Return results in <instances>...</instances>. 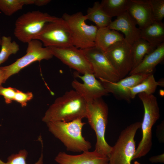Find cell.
Masks as SVG:
<instances>
[{"label":"cell","mask_w":164,"mask_h":164,"mask_svg":"<svg viewBox=\"0 0 164 164\" xmlns=\"http://www.w3.org/2000/svg\"><path fill=\"white\" fill-rule=\"evenodd\" d=\"M87 102L74 90L67 91L46 111L42 121L68 122L87 117Z\"/></svg>","instance_id":"1"},{"label":"cell","mask_w":164,"mask_h":164,"mask_svg":"<svg viewBox=\"0 0 164 164\" xmlns=\"http://www.w3.org/2000/svg\"><path fill=\"white\" fill-rule=\"evenodd\" d=\"M82 120L51 121L46 124L49 131L63 144L67 151L83 152L89 151L91 146L82 135V128L86 123Z\"/></svg>","instance_id":"2"},{"label":"cell","mask_w":164,"mask_h":164,"mask_svg":"<svg viewBox=\"0 0 164 164\" xmlns=\"http://www.w3.org/2000/svg\"><path fill=\"white\" fill-rule=\"evenodd\" d=\"M108 113V105L102 98L87 103L86 118L96 137L94 150L108 157L112 147L107 143L105 137Z\"/></svg>","instance_id":"3"},{"label":"cell","mask_w":164,"mask_h":164,"mask_svg":"<svg viewBox=\"0 0 164 164\" xmlns=\"http://www.w3.org/2000/svg\"><path fill=\"white\" fill-rule=\"evenodd\" d=\"M144 108V113L141 127L142 137L136 149L132 160L146 155L152 145V128L160 117L159 109L156 97L153 94H138Z\"/></svg>","instance_id":"4"},{"label":"cell","mask_w":164,"mask_h":164,"mask_svg":"<svg viewBox=\"0 0 164 164\" xmlns=\"http://www.w3.org/2000/svg\"><path fill=\"white\" fill-rule=\"evenodd\" d=\"M62 18L70 29L73 46L81 50L95 46L98 28L96 26L86 23V15L80 12L72 14L65 13Z\"/></svg>","instance_id":"5"},{"label":"cell","mask_w":164,"mask_h":164,"mask_svg":"<svg viewBox=\"0 0 164 164\" xmlns=\"http://www.w3.org/2000/svg\"><path fill=\"white\" fill-rule=\"evenodd\" d=\"M59 18L39 10L28 12L16 19L14 35L20 41L28 43L41 30L46 24Z\"/></svg>","instance_id":"6"},{"label":"cell","mask_w":164,"mask_h":164,"mask_svg":"<svg viewBox=\"0 0 164 164\" xmlns=\"http://www.w3.org/2000/svg\"><path fill=\"white\" fill-rule=\"evenodd\" d=\"M141 123H133L121 131L108 156L110 164H131L136 150L134 137Z\"/></svg>","instance_id":"7"},{"label":"cell","mask_w":164,"mask_h":164,"mask_svg":"<svg viewBox=\"0 0 164 164\" xmlns=\"http://www.w3.org/2000/svg\"><path fill=\"white\" fill-rule=\"evenodd\" d=\"M32 39L41 41L46 47L63 48L73 46L70 29L62 18L46 24Z\"/></svg>","instance_id":"8"},{"label":"cell","mask_w":164,"mask_h":164,"mask_svg":"<svg viewBox=\"0 0 164 164\" xmlns=\"http://www.w3.org/2000/svg\"><path fill=\"white\" fill-rule=\"evenodd\" d=\"M53 56L49 47H43L41 42L32 39L28 43L26 53L13 63L0 67L4 83L11 76L18 73L21 70L36 61L49 60Z\"/></svg>","instance_id":"9"},{"label":"cell","mask_w":164,"mask_h":164,"mask_svg":"<svg viewBox=\"0 0 164 164\" xmlns=\"http://www.w3.org/2000/svg\"><path fill=\"white\" fill-rule=\"evenodd\" d=\"M82 50L91 63L96 78L100 81L111 82L120 79L104 52L95 46Z\"/></svg>","instance_id":"10"},{"label":"cell","mask_w":164,"mask_h":164,"mask_svg":"<svg viewBox=\"0 0 164 164\" xmlns=\"http://www.w3.org/2000/svg\"><path fill=\"white\" fill-rule=\"evenodd\" d=\"M104 52L120 79L129 74L133 67L132 46L125 40L113 45Z\"/></svg>","instance_id":"11"},{"label":"cell","mask_w":164,"mask_h":164,"mask_svg":"<svg viewBox=\"0 0 164 164\" xmlns=\"http://www.w3.org/2000/svg\"><path fill=\"white\" fill-rule=\"evenodd\" d=\"M53 55L79 73H93L91 65L82 50L72 46L63 48L49 47Z\"/></svg>","instance_id":"12"},{"label":"cell","mask_w":164,"mask_h":164,"mask_svg":"<svg viewBox=\"0 0 164 164\" xmlns=\"http://www.w3.org/2000/svg\"><path fill=\"white\" fill-rule=\"evenodd\" d=\"M73 75L81 79L83 82L74 80L72 82L71 85L87 103L102 98L108 94L102 83L97 79L93 73H86L82 76L75 72Z\"/></svg>","instance_id":"13"},{"label":"cell","mask_w":164,"mask_h":164,"mask_svg":"<svg viewBox=\"0 0 164 164\" xmlns=\"http://www.w3.org/2000/svg\"><path fill=\"white\" fill-rule=\"evenodd\" d=\"M149 74H136L129 75L115 82L100 81L108 93L112 94L117 99L129 102L131 99L130 88L140 83Z\"/></svg>","instance_id":"14"},{"label":"cell","mask_w":164,"mask_h":164,"mask_svg":"<svg viewBox=\"0 0 164 164\" xmlns=\"http://www.w3.org/2000/svg\"><path fill=\"white\" fill-rule=\"evenodd\" d=\"M127 12L140 30L154 21L150 0H128Z\"/></svg>","instance_id":"15"},{"label":"cell","mask_w":164,"mask_h":164,"mask_svg":"<svg viewBox=\"0 0 164 164\" xmlns=\"http://www.w3.org/2000/svg\"><path fill=\"white\" fill-rule=\"evenodd\" d=\"M127 11L112 21L108 27L111 29L120 31L125 35V41L131 46L140 38V30Z\"/></svg>","instance_id":"16"},{"label":"cell","mask_w":164,"mask_h":164,"mask_svg":"<svg viewBox=\"0 0 164 164\" xmlns=\"http://www.w3.org/2000/svg\"><path fill=\"white\" fill-rule=\"evenodd\" d=\"M55 160L59 164H106L109 162L107 156L95 150L84 152L76 155L60 152L55 157Z\"/></svg>","instance_id":"17"},{"label":"cell","mask_w":164,"mask_h":164,"mask_svg":"<svg viewBox=\"0 0 164 164\" xmlns=\"http://www.w3.org/2000/svg\"><path fill=\"white\" fill-rule=\"evenodd\" d=\"M164 58V42L157 46L153 51L146 55L142 61L128 74L153 73L156 66Z\"/></svg>","instance_id":"18"},{"label":"cell","mask_w":164,"mask_h":164,"mask_svg":"<svg viewBox=\"0 0 164 164\" xmlns=\"http://www.w3.org/2000/svg\"><path fill=\"white\" fill-rule=\"evenodd\" d=\"M125 40L123 36L118 31L108 27L98 28L95 41V46L105 52L111 46Z\"/></svg>","instance_id":"19"},{"label":"cell","mask_w":164,"mask_h":164,"mask_svg":"<svg viewBox=\"0 0 164 164\" xmlns=\"http://www.w3.org/2000/svg\"><path fill=\"white\" fill-rule=\"evenodd\" d=\"M140 38L148 42L155 47L164 43V24L162 22L154 21L140 30Z\"/></svg>","instance_id":"20"},{"label":"cell","mask_w":164,"mask_h":164,"mask_svg":"<svg viewBox=\"0 0 164 164\" xmlns=\"http://www.w3.org/2000/svg\"><path fill=\"white\" fill-rule=\"evenodd\" d=\"M85 15L87 20L95 23L98 28L108 27L112 21L111 18L104 11L99 2H95L92 7L88 8Z\"/></svg>","instance_id":"21"},{"label":"cell","mask_w":164,"mask_h":164,"mask_svg":"<svg viewBox=\"0 0 164 164\" xmlns=\"http://www.w3.org/2000/svg\"><path fill=\"white\" fill-rule=\"evenodd\" d=\"M128 0H102L101 6L105 13L112 18L127 11Z\"/></svg>","instance_id":"22"},{"label":"cell","mask_w":164,"mask_h":164,"mask_svg":"<svg viewBox=\"0 0 164 164\" xmlns=\"http://www.w3.org/2000/svg\"><path fill=\"white\" fill-rule=\"evenodd\" d=\"M159 84L155 80L153 73L149 74L140 83L130 89L131 99L135 98L136 95L140 93L153 94Z\"/></svg>","instance_id":"23"},{"label":"cell","mask_w":164,"mask_h":164,"mask_svg":"<svg viewBox=\"0 0 164 164\" xmlns=\"http://www.w3.org/2000/svg\"><path fill=\"white\" fill-rule=\"evenodd\" d=\"M132 47L133 58L132 69L140 63L146 55L156 47L152 46L146 41L141 38L135 41Z\"/></svg>","instance_id":"24"},{"label":"cell","mask_w":164,"mask_h":164,"mask_svg":"<svg viewBox=\"0 0 164 164\" xmlns=\"http://www.w3.org/2000/svg\"><path fill=\"white\" fill-rule=\"evenodd\" d=\"M12 40L10 36H3L2 37L0 65L6 61L10 55L15 54L19 50V45L15 41L12 42Z\"/></svg>","instance_id":"25"},{"label":"cell","mask_w":164,"mask_h":164,"mask_svg":"<svg viewBox=\"0 0 164 164\" xmlns=\"http://www.w3.org/2000/svg\"><path fill=\"white\" fill-rule=\"evenodd\" d=\"M28 5V0H0V10L10 16Z\"/></svg>","instance_id":"26"},{"label":"cell","mask_w":164,"mask_h":164,"mask_svg":"<svg viewBox=\"0 0 164 164\" xmlns=\"http://www.w3.org/2000/svg\"><path fill=\"white\" fill-rule=\"evenodd\" d=\"M42 145V152L38 161L34 164H43V141H41ZM27 152L25 149L20 150L18 153L13 154L8 158L6 162H4L0 160V164H27L26 159Z\"/></svg>","instance_id":"27"},{"label":"cell","mask_w":164,"mask_h":164,"mask_svg":"<svg viewBox=\"0 0 164 164\" xmlns=\"http://www.w3.org/2000/svg\"><path fill=\"white\" fill-rule=\"evenodd\" d=\"M154 20L162 22L164 17V0H150Z\"/></svg>","instance_id":"28"},{"label":"cell","mask_w":164,"mask_h":164,"mask_svg":"<svg viewBox=\"0 0 164 164\" xmlns=\"http://www.w3.org/2000/svg\"><path fill=\"white\" fill-rule=\"evenodd\" d=\"M33 97L32 92H27L24 93L17 89L14 101L19 103L22 107L26 106L28 101L31 100Z\"/></svg>","instance_id":"29"},{"label":"cell","mask_w":164,"mask_h":164,"mask_svg":"<svg viewBox=\"0 0 164 164\" xmlns=\"http://www.w3.org/2000/svg\"><path fill=\"white\" fill-rule=\"evenodd\" d=\"M17 89L9 87L7 88L0 86V95L3 96L6 104H9L14 101Z\"/></svg>","instance_id":"30"},{"label":"cell","mask_w":164,"mask_h":164,"mask_svg":"<svg viewBox=\"0 0 164 164\" xmlns=\"http://www.w3.org/2000/svg\"><path fill=\"white\" fill-rule=\"evenodd\" d=\"M149 161L152 163H163L164 161V154L152 156L149 159Z\"/></svg>","instance_id":"31"},{"label":"cell","mask_w":164,"mask_h":164,"mask_svg":"<svg viewBox=\"0 0 164 164\" xmlns=\"http://www.w3.org/2000/svg\"><path fill=\"white\" fill-rule=\"evenodd\" d=\"M50 0H34V5L41 6L47 5L50 2Z\"/></svg>","instance_id":"32"},{"label":"cell","mask_w":164,"mask_h":164,"mask_svg":"<svg viewBox=\"0 0 164 164\" xmlns=\"http://www.w3.org/2000/svg\"><path fill=\"white\" fill-rule=\"evenodd\" d=\"M4 83L3 76L0 70V86L2 85V84Z\"/></svg>","instance_id":"33"},{"label":"cell","mask_w":164,"mask_h":164,"mask_svg":"<svg viewBox=\"0 0 164 164\" xmlns=\"http://www.w3.org/2000/svg\"><path fill=\"white\" fill-rule=\"evenodd\" d=\"M141 164L138 162L137 161H135L134 162V164Z\"/></svg>","instance_id":"34"},{"label":"cell","mask_w":164,"mask_h":164,"mask_svg":"<svg viewBox=\"0 0 164 164\" xmlns=\"http://www.w3.org/2000/svg\"><path fill=\"white\" fill-rule=\"evenodd\" d=\"M1 38H2V37L1 36V34H0V45L1 44Z\"/></svg>","instance_id":"35"},{"label":"cell","mask_w":164,"mask_h":164,"mask_svg":"<svg viewBox=\"0 0 164 164\" xmlns=\"http://www.w3.org/2000/svg\"><path fill=\"white\" fill-rule=\"evenodd\" d=\"M106 164H110L109 163H106Z\"/></svg>","instance_id":"36"}]
</instances>
